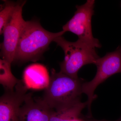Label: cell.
Here are the masks:
<instances>
[{
	"label": "cell",
	"mask_w": 121,
	"mask_h": 121,
	"mask_svg": "<svg viewBox=\"0 0 121 121\" xmlns=\"http://www.w3.org/2000/svg\"><path fill=\"white\" fill-rule=\"evenodd\" d=\"M65 33L63 30L58 32H50L37 21H26L17 44L14 62L37 61L51 43Z\"/></svg>",
	"instance_id": "6da1fadb"
},
{
	"label": "cell",
	"mask_w": 121,
	"mask_h": 121,
	"mask_svg": "<svg viewBox=\"0 0 121 121\" xmlns=\"http://www.w3.org/2000/svg\"><path fill=\"white\" fill-rule=\"evenodd\" d=\"M83 82L82 79L74 78L53 68L49 85L40 98L55 111L60 110L81 102Z\"/></svg>",
	"instance_id": "7a4b0ae2"
},
{
	"label": "cell",
	"mask_w": 121,
	"mask_h": 121,
	"mask_svg": "<svg viewBox=\"0 0 121 121\" xmlns=\"http://www.w3.org/2000/svg\"><path fill=\"white\" fill-rule=\"evenodd\" d=\"M63 49L65 54L63 61L60 64V72L74 78H78L79 70L87 64H95L99 58L95 48L78 40L67 41L62 36L54 40Z\"/></svg>",
	"instance_id": "3957f363"
},
{
	"label": "cell",
	"mask_w": 121,
	"mask_h": 121,
	"mask_svg": "<svg viewBox=\"0 0 121 121\" xmlns=\"http://www.w3.org/2000/svg\"><path fill=\"white\" fill-rule=\"evenodd\" d=\"M95 64L97 69L95 76L90 82H83L82 86L83 94L87 96V107L90 117L91 116V104L97 97L94 94L95 89L112 75L121 73V50L120 47L114 51L108 52L103 57L98 59Z\"/></svg>",
	"instance_id": "277c9868"
},
{
	"label": "cell",
	"mask_w": 121,
	"mask_h": 121,
	"mask_svg": "<svg viewBox=\"0 0 121 121\" xmlns=\"http://www.w3.org/2000/svg\"><path fill=\"white\" fill-rule=\"evenodd\" d=\"M94 0H88L84 4L76 5L77 10L73 16L63 27V30L77 35L78 40L93 47L101 48L98 39L93 37L91 18L94 13Z\"/></svg>",
	"instance_id": "5b68a950"
},
{
	"label": "cell",
	"mask_w": 121,
	"mask_h": 121,
	"mask_svg": "<svg viewBox=\"0 0 121 121\" xmlns=\"http://www.w3.org/2000/svg\"><path fill=\"white\" fill-rule=\"evenodd\" d=\"M26 1L17 2L14 13L3 31L4 40L1 44L2 59L12 64L14 62L19 40L26 21L22 16V10Z\"/></svg>",
	"instance_id": "8992f818"
},
{
	"label": "cell",
	"mask_w": 121,
	"mask_h": 121,
	"mask_svg": "<svg viewBox=\"0 0 121 121\" xmlns=\"http://www.w3.org/2000/svg\"><path fill=\"white\" fill-rule=\"evenodd\" d=\"M20 80L13 91H4L0 98V121H19L21 108L31 93Z\"/></svg>",
	"instance_id": "52a82bcc"
},
{
	"label": "cell",
	"mask_w": 121,
	"mask_h": 121,
	"mask_svg": "<svg viewBox=\"0 0 121 121\" xmlns=\"http://www.w3.org/2000/svg\"><path fill=\"white\" fill-rule=\"evenodd\" d=\"M55 111L40 98L33 97L31 93L21 108L19 121H49Z\"/></svg>",
	"instance_id": "ba28073f"
},
{
	"label": "cell",
	"mask_w": 121,
	"mask_h": 121,
	"mask_svg": "<svg viewBox=\"0 0 121 121\" xmlns=\"http://www.w3.org/2000/svg\"><path fill=\"white\" fill-rule=\"evenodd\" d=\"M50 75L45 66L39 63L31 64L23 72L22 81L28 89H46L50 82Z\"/></svg>",
	"instance_id": "9c48e42d"
},
{
	"label": "cell",
	"mask_w": 121,
	"mask_h": 121,
	"mask_svg": "<svg viewBox=\"0 0 121 121\" xmlns=\"http://www.w3.org/2000/svg\"><path fill=\"white\" fill-rule=\"evenodd\" d=\"M87 105V102H80L60 110L55 111L49 121H73L78 118L81 112Z\"/></svg>",
	"instance_id": "30bf717a"
},
{
	"label": "cell",
	"mask_w": 121,
	"mask_h": 121,
	"mask_svg": "<svg viewBox=\"0 0 121 121\" xmlns=\"http://www.w3.org/2000/svg\"><path fill=\"white\" fill-rule=\"evenodd\" d=\"M11 64L2 59L0 60V83L4 91H13L20 80L15 78L12 73Z\"/></svg>",
	"instance_id": "8fae6325"
},
{
	"label": "cell",
	"mask_w": 121,
	"mask_h": 121,
	"mask_svg": "<svg viewBox=\"0 0 121 121\" xmlns=\"http://www.w3.org/2000/svg\"><path fill=\"white\" fill-rule=\"evenodd\" d=\"M17 2L4 1L0 12V33L3 34L4 29L12 18L16 6Z\"/></svg>",
	"instance_id": "7c38bea8"
},
{
	"label": "cell",
	"mask_w": 121,
	"mask_h": 121,
	"mask_svg": "<svg viewBox=\"0 0 121 121\" xmlns=\"http://www.w3.org/2000/svg\"><path fill=\"white\" fill-rule=\"evenodd\" d=\"M86 121H121V117H120V118L117 120H115L114 121H107V120H96V119H91V120H87Z\"/></svg>",
	"instance_id": "4fadbf2b"
},
{
	"label": "cell",
	"mask_w": 121,
	"mask_h": 121,
	"mask_svg": "<svg viewBox=\"0 0 121 121\" xmlns=\"http://www.w3.org/2000/svg\"><path fill=\"white\" fill-rule=\"evenodd\" d=\"M83 121L82 120H80V119H79L78 118H77V119H75V120H73V121Z\"/></svg>",
	"instance_id": "5bb4252c"
},
{
	"label": "cell",
	"mask_w": 121,
	"mask_h": 121,
	"mask_svg": "<svg viewBox=\"0 0 121 121\" xmlns=\"http://www.w3.org/2000/svg\"><path fill=\"white\" fill-rule=\"evenodd\" d=\"M120 48H121V47H120Z\"/></svg>",
	"instance_id": "9a60e30c"
},
{
	"label": "cell",
	"mask_w": 121,
	"mask_h": 121,
	"mask_svg": "<svg viewBox=\"0 0 121 121\" xmlns=\"http://www.w3.org/2000/svg\"></svg>",
	"instance_id": "2e32d148"
}]
</instances>
